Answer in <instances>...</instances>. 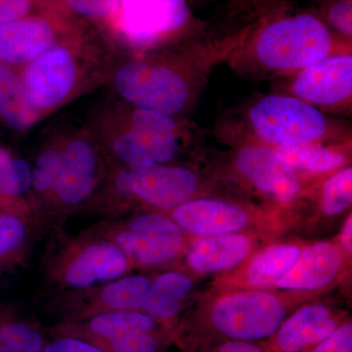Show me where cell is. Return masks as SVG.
Here are the masks:
<instances>
[{"mask_svg":"<svg viewBox=\"0 0 352 352\" xmlns=\"http://www.w3.org/2000/svg\"><path fill=\"white\" fill-rule=\"evenodd\" d=\"M118 245L141 265L153 266L175 259L184 247V233L173 219L162 214H143L120 233Z\"/></svg>","mask_w":352,"mask_h":352,"instance_id":"12","label":"cell"},{"mask_svg":"<svg viewBox=\"0 0 352 352\" xmlns=\"http://www.w3.org/2000/svg\"><path fill=\"white\" fill-rule=\"evenodd\" d=\"M113 87L120 98L134 108L173 117L182 113L191 99L187 78L163 62L127 60L115 69Z\"/></svg>","mask_w":352,"mask_h":352,"instance_id":"3","label":"cell"},{"mask_svg":"<svg viewBox=\"0 0 352 352\" xmlns=\"http://www.w3.org/2000/svg\"><path fill=\"white\" fill-rule=\"evenodd\" d=\"M305 245L279 242L256 249L239 267L219 278L217 288L274 289L296 263Z\"/></svg>","mask_w":352,"mask_h":352,"instance_id":"15","label":"cell"},{"mask_svg":"<svg viewBox=\"0 0 352 352\" xmlns=\"http://www.w3.org/2000/svg\"><path fill=\"white\" fill-rule=\"evenodd\" d=\"M338 244L340 249L342 250L344 254L347 258H351L352 254V214L351 212L349 215L342 227H340V232L339 238H338Z\"/></svg>","mask_w":352,"mask_h":352,"instance_id":"38","label":"cell"},{"mask_svg":"<svg viewBox=\"0 0 352 352\" xmlns=\"http://www.w3.org/2000/svg\"><path fill=\"white\" fill-rule=\"evenodd\" d=\"M249 120L256 135L272 147L319 142L329 129L318 108L288 95L263 97L252 106Z\"/></svg>","mask_w":352,"mask_h":352,"instance_id":"4","label":"cell"},{"mask_svg":"<svg viewBox=\"0 0 352 352\" xmlns=\"http://www.w3.org/2000/svg\"><path fill=\"white\" fill-rule=\"evenodd\" d=\"M196 344L198 352H270L261 342L242 340H214Z\"/></svg>","mask_w":352,"mask_h":352,"instance_id":"36","label":"cell"},{"mask_svg":"<svg viewBox=\"0 0 352 352\" xmlns=\"http://www.w3.org/2000/svg\"><path fill=\"white\" fill-rule=\"evenodd\" d=\"M193 280L188 275L180 272L164 273L151 284L153 291L178 300L186 298L193 291Z\"/></svg>","mask_w":352,"mask_h":352,"instance_id":"31","label":"cell"},{"mask_svg":"<svg viewBox=\"0 0 352 352\" xmlns=\"http://www.w3.org/2000/svg\"><path fill=\"white\" fill-rule=\"evenodd\" d=\"M63 152L61 171L54 191L68 205L82 203L91 193L96 178L97 154L85 138L69 141Z\"/></svg>","mask_w":352,"mask_h":352,"instance_id":"18","label":"cell"},{"mask_svg":"<svg viewBox=\"0 0 352 352\" xmlns=\"http://www.w3.org/2000/svg\"><path fill=\"white\" fill-rule=\"evenodd\" d=\"M278 156L298 175H325L346 166L344 153L319 142L296 143L273 147Z\"/></svg>","mask_w":352,"mask_h":352,"instance_id":"21","label":"cell"},{"mask_svg":"<svg viewBox=\"0 0 352 352\" xmlns=\"http://www.w3.org/2000/svg\"><path fill=\"white\" fill-rule=\"evenodd\" d=\"M53 7V0H0V25Z\"/></svg>","mask_w":352,"mask_h":352,"instance_id":"30","label":"cell"},{"mask_svg":"<svg viewBox=\"0 0 352 352\" xmlns=\"http://www.w3.org/2000/svg\"><path fill=\"white\" fill-rule=\"evenodd\" d=\"M173 220L183 233L194 237L252 233L258 219L247 208L226 200L191 199L173 208Z\"/></svg>","mask_w":352,"mask_h":352,"instance_id":"13","label":"cell"},{"mask_svg":"<svg viewBox=\"0 0 352 352\" xmlns=\"http://www.w3.org/2000/svg\"><path fill=\"white\" fill-rule=\"evenodd\" d=\"M82 36L57 44L19 72L25 94L41 117L68 100L80 78L78 44Z\"/></svg>","mask_w":352,"mask_h":352,"instance_id":"6","label":"cell"},{"mask_svg":"<svg viewBox=\"0 0 352 352\" xmlns=\"http://www.w3.org/2000/svg\"><path fill=\"white\" fill-rule=\"evenodd\" d=\"M156 319L145 312L132 310H115L95 315L88 328L96 339L106 344L132 333L157 330Z\"/></svg>","mask_w":352,"mask_h":352,"instance_id":"22","label":"cell"},{"mask_svg":"<svg viewBox=\"0 0 352 352\" xmlns=\"http://www.w3.org/2000/svg\"><path fill=\"white\" fill-rule=\"evenodd\" d=\"M258 248L254 233L195 237L186 254V263L198 275L226 274L239 267Z\"/></svg>","mask_w":352,"mask_h":352,"instance_id":"17","label":"cell"},{"mask_svg":"<svg viewBox=\"0 0 352 352\" xmlns=\"http://www.w3.org/2000/svg\"><path fill=\"white\" fill-rule=\"evenodd\" d=\"M280 0H241L243 6L251 8L252 12H263L272 8Z\"/></svg>","mask_w":352,"mask_h":352,"instance_id":"39","label":"cell"},{"mask_svg":"<svg viewBox=\"0 0 352 352\" xmlns=\"http://www.w3.org/2000/svg\"><path fill=\"white\" fill-rule=\"evenodd\" d=\"M56 8L80 25L89 24L106 31L117 13L119 0H53Z\"/></svg>","mask_w":352,"mask_h":352,"instance_id":"23","label":"cell"},{"mask_svg":"<svg viewBox=\"0 0 352 352\" xmlns=\"http://www.w3.org/2000/svg\"><path fill=\"white\" fill-rule=\"evenodd\" d=\"M352 0H330L326 7L325 18L333 31L347 38L352 36Z\"/></svg>","mask_w":352,"mask_h":352,"instance_id":"34","label":"cell"},{"mask_svg":"<svg viewBox=\"0 0 352 352\" xmlns=\"http://www.w3.org/2000/svg\"><path fill=\"white\" fill-rule=\"evenodd\" d=\"M349 258L337 241L305 244L300 256L274 289L316 296L340 279Z\"/></svg>","mask_w":352,"mask_h":352,"instance_id":"14","label":"cell"},{"mask_svg":"<svg viewBox=\"0 0 352 352\" xmlns=\"http://www.w3.org/2000/svg\"><path fill=\"white\" fill-rule=\"evenodd\" d=\"M347 319L346 312L333 305L307 302L296 307L274 335L261 344L270 352H307Z\"/></svg>","mask_w":352,"mask_h":352,"instance_id":"11","label":"cell"},{"mask_svg":"<svg viewBox=\"0 0 352 352\" xmlns=\"http://www.w3.org/2000/svg\"><path fill=\"white\" fill-rule=\"evenodd\" d=\"M127 270L124 252L110 243H97L80 252L66 271V282L75 288H87L98 282L112 281Z\"/></svg>","mask_w":352,"mask_h":352,"instance_id":"19","label":"cell"},{"mask_svg":"<svg viewBox=\"0 0 352 352\" xmlns=\"http://www.w3.org/2000/svg\"><path fill=\"white\" fill-rule=\"evenodd\" d=\"M63 162L62 150L48 149L36 161L32 170V186L39 192L54 190Z\"/></svg>","mask_w":352,"mask_h":352,"instance_id":"28","label":"cell"},{"mask_svg":"<svg viewBox=\"0 0 352 352\" xmlns=\"http://www.w3.org/2000/svg\"><path fill=\"white\" fill-rule=\"evenodd\" d=\"M32 185V170L25 160L12 157L0 170V195L20 196Z\"/></svg>","mask_w":352,"mask_h":352,"instance_id":"27","label":"cell"},{"mask_svg":"<svg viewBox=\"0 0 352 352\" xmlns=\"http://www.w3.org/2000/svg\"><path fill=\"white\" fill-rule=\"evenodd\" d=\"M333 38L318 16L300 13L264 25L254 39L261 64L275 71H302L330 55Z\"/></svg>","mask_w":352,"mask_h":352,"instance_id":"2","label":"cell"},{"mask_svg":"<svg viewBox=\"0 0 352 352\" xmlns=\"http://www.w3.org/2000/svg\"><path fill=\"white\" fill-rule=\"evenodd\" d=\"M296 97L315 106H335L352 94V56L329 55L302 69L293 82Z\"/></svg>","mask_w":352,"mask_h":352,"instance_id":"16","label":"cell"},{"mask_svg":"<svg viewBox=\"0 0 352 352\" xmlns=\"http://www.w3.org/2000/svg\"><path fill=\"white\" fill-rule=\"evenodd\" d=\"M82 25L58 8L0 25V63L25 66L57 44L82 36Z\"/></svg>","mask_w":352,"mask_h":352,"instance_id":"7","label":"cell"},{"mask_svg":"<svg viewBox=\"0 0 352 352\" xmlns=\"http://www.w3.org/2000/svg\"><path fill=\"white\" fill-rule=\"evenodd\" d=\"M237 173L268 198L291 204L302 195V178L270 146H245L235 157Z\"/></svg>","mask_w":352,"mask_h":352,"instance_id":"10","label":"cell"},{"mask_svg":"<svg viewBox=\"0 0 352 352\" xmlns=\"http://www.w3.org/2000/svg\"><path fill=\"white\" fill-rule=\"evenodd\" d=\"M11 157H12V156H11V153L9 152V150L0 146V170H1L2 166H3Z\"/></svg>","mask_w":352,"mask_h":352,"instance_id":"40","label":"cell"},{"mask_svg":"<svg viewBox=\"0 0 352 352\" xmlns=\"http://www.w3.org/2000/svg\"><path fill=\"white\" fill-rule=\"evenodd\" d=\"M180 148L175 117L157 111L136 109L126 129L113 139L116 156L129 168H146L170 163Z\"/></svg>","mask_w":352,"mask_h":352,"instance_id":"8","label":"cell"},{"mask_svg":"<svg viewBox=\"0 0 352 352\" xmlns=\"http://www.w3.org/2000/svg\"><path fill=\"white\" fill-rule=\"evenodd\" d=\"M142 309L157 321H170L179 314L182 303L176 298L150 289L143 302Z\"/></svg>","mask_w":352,"mask_h":352,"instance_id":"32","label":"cell"},{"mask_svg":"<svg viewBox=\"0 0 352 352\" xmlns=\"http://www.w3.org/2000/svg\"><path fill=\"white\" fill-rule=\"evenodd\" d=\"M25 227L12 214H0V259L15 251L24 242Z\"/></svg>","mask_w":352,"mask_h":352,"instance_id":"33","label":"cell"},{"mask_svg":"<svg viewBox=\"0 0 352 352\" xmlns=\"http://www.w3.org/2000/svg\"><path fill=\"white\" fill-rule=\"evenodd\" d=\"M190 21L186 0H119L106 31L136 50H149L175 38Z\"/></svg>","mask_w":352,"mask_h":352,"instance_id":"5","label":"cell"},{"mask_svg":"<svg viewBox=\"0 0 352 352\" xmlns=\"http://www.w3.org/2000/svg\"><path fill=\"white\" fill-rule=\"evenodd\" d=\"M41 118L25 94L19 72L0 63V120L12 131L24 132Z\"/></svg>","mask_w":352,"mask_h":352,"instance_id":"20","label":"cell"},{"mask_svg":"<svg viewBox=\"0 0 352 352\" xmlns=\"http://www.w3.org/2000/svg\"><path fill=\"white\" fill-rule=\"evenodd\" d=\"M118 188L148 205L173 210L191 200L198 192L200 179L195 171L182 166H157L127 168L120 173Z\"/></svg>","mask_w":352,"mask_h":352,"instance_id":"9","label":"cell"},{"mask_svg":"<svg viewBox=\"0 0 352 352\" xmlns=\"http://www.w3.org/2000/svg\"><path fill=\"white\" fill-rule=\"evenodd\" d=\"M314 296L281 289H219L198 308L190 335L196 344L265 342L296 307Z\"/></svg>","mask_w":352,"mask_h":352,"instance_id":"1","label":"cell"},{"mask_svg":"<svg viewBox=\"0 0 352 352\" xmlns=\"http://www.w3.org/2000/svg\"><path fill=\"white\" fill-rule=\"evenodd\" d=\"M152 282L144 276H129L109 284L102 300L115 310L142 309L143 302L151 289Z\"/></svg>","mask_w":352,"mask_h":352,"instance_id":"24","label":"cell"},{"mask_svg":"<svg viewBox=\"0 0 352 352\" xmlns=\"http://www.w3.org/2000/svg\"><path fill=\"white\" fill-rule=\"evenodd\" d=\"M352 204V168L346 166L333 171L324 183L320 194L322 214L336 217L344 214Z\"/></svg>","mask_w":352,"mask_h":352,"instance_id":"25","label":"cell"},{"mask_svg":"<svg viewBox=\"0 0 352 352\" xmlns=\"http://www.w3.org/2000/svg\"><path fill=\"white\" fill-rule=\"evenodd\" d=\"M45 346L41 333L24 322L0 326V352H41Z\"/></svg>","mask_w":352,"mask_h":352,"instance_id":"26","label":"cell"},{"mask_svg":"<svg viewBox=\"0 0 352 352\" xmlns=\"http://www.w3.org/2000/svg\"><path fill=\"white\" fill-rule=\"evenodd\" d=\"M307 352H352V322L344 321L337 330Z\"/></svg>","mask_w":352,"mask_h":352,"instance_id":"35","label":"cell"},{"mask_svg":"<svg viewBox=\"0 0 352 352\" xmlns=\"http://www.w3.org/2000/svg\"><path fill=\"white\" fill-rule=\"evenodd\" d=\"M41 352H109L103 346L94 342L78 339V338L65 337L53 340L45 344Z\"/></svg>","mask_w":352,"mask_h":352,"instance_id":"37","label":"cell"},{"mask_svg":"<svg viewBox=\"0 0 352 352\" xmlns=\"http://www.w3.org/2000/svg\"><path fill=\"white\" fill-rule=\"evenodd\" d=\"M109 352H160L162 340L157 331L132 333L107 344Z\"/></svg>","mask_w":352,"mask_h":352,"instance_id":"29","label":"cell"}]
</instances>
